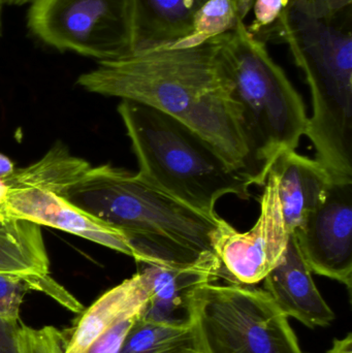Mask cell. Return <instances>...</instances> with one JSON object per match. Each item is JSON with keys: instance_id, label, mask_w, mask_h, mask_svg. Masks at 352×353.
<instances>
[{"instance_id": "cb8c5ba5", "label": "cell", "mask_w": 352, "mask_h": 353, "mask_svg": "<svg viewBox=\"0 0 352 353\" xmlns=\"http://www.w3.org/2000/svg\"><path fill=\"white\" fill-rule=\"evenodd\" d=\"M327 353H352V335L347 334L345 337L335 339Z\"/></svg>"}, {"instance_id": "ffe728a7", "label": "cell", "mask_w": 352, "mask_h": 353, "mask_svg": "<svg viewBox=\"0 0 352 353\" xmlns=\"http://www.w3.org/2000/svg\"><path fill=\"white\" fill-rule=\"evenodd\" d=\"M29 290H39L47 294L74 312L81 313L84 310L83 305L54 281L51 276L24 277L0 274V317L12 323H19L21 305Z\"/></svg>"}, {"instance_id": "7a4b0ae2", "label": "cell", "mask_w": 352, "mask_h": 353, "mask_svg": "<svg viewBox=\"0 0 352 353\" xmlns=\"http://www.w3.org/2000/svg\"><path fill=\"white\" fill-rule=\"evenodd\" d=\"M58 194L123 232L136 263L180 267L216 256L213 234L220 217L184 205L138 174L90 167Z\"/></svg>"}, {"instance_id": "484cf974", "label": "cell", "mask_w": 352, "mask_h": 353, "mask_svg": "<svg viewBox=\"0 0 352 353\" xmlns=\"http://www.w3.org/2000/svg\"><path fill=\"white\" fill-rule=\"evenodd\" d=\"M8 188L4 181L0 180V214L8 212L6 209V196H8Z\"/></svg>"}, {"instance_id": "2e32d148", "label": "cell", "mask_w": 352, "mask_h": 353, "mask_svg": "<svg viewBox=\"0 0 352 353\" xmlns=\"http://www.w3.org/2000/svg\"><path fill=\"white\" fill-rule=\"evenodd\" d=\"M0 274L50 276V261L39 224L0 214Z\"/></svg>"}, {"instance_id": "5b68a950", "label": "cell", "mask_w": 352, "mask_h": 353, "mask_svg": "<svg viewBox=\"0 0 352 353\" xmlns=\"http://www.w3.org/2000/svg\"><path fill=\"white\" fill-rule=\"evenodd\" d=\"M220 55L258 185L264 186L277 159L296 150L306 134L305 103L266 43L248 31L244 21L221 35Z\"/></svg>"}, {"instance_id": "7c38bea8", "label": "cell", "mask_w": 352, "mask_h": 353, "mask_svg": "<svg viewBox=\"0 0 352 353\" xmlns=\"http://www.w3.org/2000/svg\"><path fill=\"white\" fill-rule=\"evenodd\" d=\"M262 290L285 316L310 329L328 327L336 317L318 290L293 236L278 265L265 278Z\"/></svg>"}, {"instance_id": "5bb4252c", "label": "cell", "mask_w": 352, "mask_h": 353, "mask_svg": "<svg viewBox=\"0 0 352 353\" xmlns=\"http://www.w3.org/2000/svg\"><path fill=\"white\" fill-rule=\"evenodd\" d=\"M273 171L278 176V194L289 234H293L310 212L324 201L333 183L332 176L315 159L283 153L275 161Z\"/></svg>"}, {"instance_id": "9c48e42d", "label": "cell", "mask_w": 352, "mask_h": 353, "mask_svg": "<svg viewBox=\"0 0 352 353\" xmlns=\"http://www.w3.org/2000/svg\"><path fill=\"white\" fill-rule=\"evenodd\" d=\"M312 274L352 288V182L333 181L326 199L291 234Z\"/></svg>"}, {"instance_id": "52a82bcc", "label": "cell", "mask_w": 352, "mask_h": 353, "mask_svg": "<svg viewBox=\"0 0 352 353\" xmlns=\"http://www.w3.org/2000/svg\"><path fill=\"white\" fill-rule=\"evenodd\" d=\"M27 28L57 51L123 59L132 55V0H32Z\"/></svg>"}, {"instance_id": "30bf717a", "label": "cell", "mask_w": 352, "mask_h": 353, "mask_svg": "<svg viewBox=\"0 0 352 353\" xmlns=\"http://www.w3.org/2000/svg\"><path fill=\"white\" fill-rule=\"evenodd\" d=\"M6 209L10 215L41 226L57 228L134 259L127 236L65 199L41 187L8 190Z\"/></svg>"}, {"instance_id": "8fae6325", "label": "cell", "mask_w": 352, "mask_h": 353, "mask_svg": "<svg viewBox=\"0 0 352 353\" xmlns=\"http://www.w3.org/2000/svg\"><path fill=\"white\" fill-rule=\"evenodd\" d=\"M136 263L149 294L148 302L140 316L148 321L169 323L189 321L188 308L196 290L221 279L220 263L217 256L180 267Z\"/></svg>"}, {"instance_id": "8992f818", "label": "cell", "mask_w": 352, "mask_h": 353, "mask_svg": "<svg viewBox=\"0 0 352 353\" xmlns=\"http://www.w3.org/2000/svg\"><path fill=\"white\" fill-rule=\"evenodd\" d=\"M188 316L202 353H304L289 317L253 286L205 284L191 296Z\"/></svg>"}, {"instance_id": "9a60e30c", "label": "cell", "mask_w": 352, "mask_h": 353, "mask_svg": "<svg viewBox=\"0 0 352 353\" xmlns=\"http://www.w3.org/2000/svg\"><path fill=\"white\" fill-rule=\"evenodd\" d=\"M207 0H132V55L167 49L189 34Z\"/></svg>"}, {"instance_id": "7402d4cb", "label": "cell", "mask_w": 352, "mask_h": 353, "mask_svg": "<svg viewBox=\"0 0 352 353\" xmlns=\"http://www.w3.org/2000/svg\"><path fill=\"white\" fill-rule=\"evenodd\" d=\"M19 323L0 317V353H19Z\"/></svg>"}, {"instance_id": "e0dca14e", "label": "cell", "mask_w": 352, "mask_h": 353, "mask_svg": "<svg viewBox=\"0 0 352 353\" xmlns=\"http://www.w3.org/2000/svg\"><path fill=\"white\" fill-rule=\"evenodd\" d=\"M119 353H202L191 321H148L138 316Z\"/></svg>"}, {"instance_id": "44dd1931", "label": "cell", "mask_w": 352, "mask_h": 353, "mask_svg": "<svg viewBox=\"0 0 352 353\" xmlns=\"http://www.w3.org/2000/svg\"><path fill=\"white\" fill-rule=\"evenodd\" d=\"M19 353H64V337L55 327L41 329L21 325Z\"/></svg>"}, {"instance_id": "3957f363", "label": "cell", "mask_w": 352, "mask_h": 353, "mask_svg": "<svg viewBox=\"0 0 352 353\" xmlns=\"http://www.w3.org/2000/svg\"><path fill=\"white\" fill-rule=\"evenodd\" d=\"M289 45L311 92L306 134L333 180L352 182V10L315 16L289 8L274 39Z\"/></svg>"}, {"instance_id": "ac0fdd59", "label": "cell", "mask_w": 352, "mask_h": 353, "mask_svg": "<svg viewBox=\"0 0 352 353\" xmlns=\"http://www.w3.org/2000/svg\"><path fill=\"white\" fill-rule=\"evenodd\" d=\"M91 165L84 159L74 157L63 145L54 146L41 161L24 169H16L3 180L8 190L25 187H41L59 193L78 180Z\"/></svg>"}, {"instance_id": "4316f807", "label": "cell", "mask_w": 352, "mask_h": 353, "mask_svg": "<svg viewBox=\"0 0 352 353\" xmlns=\"http://www.w3.org/2000/svg\"><path fill=\"white\" fill-rule=\"evenodd\" d=\"M0 1H1L2 6H20L30 3L32 0H0Z\"/></svg>"}, {"instance_id": "603a6c76", "label": "cell", "mask_w": 352, "mask_h": 353, "mask_svg": "<svg viewBox=\"0 0 352 353\" xmlns=\"http://www.w3.org/2000/svg\"><path fill=\"white\" fill-rule=\"evenodd\" d=\"M312 10L318 14H331L352 6V0H310Z\"/></svg>"}, {"instance_id": "4fadbf2b", "label": "cell", "mask_w": 352, "mask_h": 353, "mask_svg": "<svg viewBox=\"0 0 352 353\" xmlns=\"http://www.w3.org/2000/svg\"><path fill=\"white\" fill-rule=\"evenodd\" d=\"M149 300L142 275L136 272L130 279L107 290L88 309H84L74 325L62 332L64 353H85L103 334L123 319L141 314Z\"/></svg>"}, {"instance_id": "d4e9b609", "label": "cell", "mask_w": 352, "mask_h": 353, "mask_svg": "<svg viewBox=\"0 0 352 353\" xmlns=\"http://www.w3.org/2000/svg\"><path fill=\"white\" fill-rule=\"evenodd\" d=\"M14 163L6 155L0 153V180H6L14 173Z\"/></svg>"}, {"instance_id": "83f0119b", "label": "cell", "mask_w": 352, "mask_h": 353, "mask_svg": "<svg viewBox=\"0 0 352 353\" xmlns=\"http://www.w3.org/2000/svg\"><path fill=\"white\" fill-rule=\"evenodd\" d=\"M2 3H1V1H0V37H1V34H2V18H1V14H2Z\"/></svg>"}, {"instance_id": "d6986e66", "label": "cell", "mask_w": 352, "mask_h": 353, "mask_svg": "<svg viewBox=\"0 0 352 353\" xmlns=\"http://www.w3.org/2000/svg\"><path fill=\"white\" fill-rule=\"evenodd\" d=\"M254 0H207L198 10L187 37L167 49L198 47L234 30L244 21Z\"/></svg>"}, {"instance_id": "6da1fadb", "label": "cell", "mask_w": 352, "mask_h": 353, "mask_svg": "<svg viewBox=\"0 0 352 353\" xmlns=\"http://www.w3.org/2000/svg\"><path fill=\"white\" fill-rule=\"evenodd\" d=\"M221 35L198 47L161 49L99 62L81 74L85 90L159 110L198 132L251 181L258 174L220 55Z\"/></svg>"}, {"instance_id": "277c9868", "label": "cell", "mask_w": 352, "mask_h": 353, "mask_svg": "<svg viewBox=\"0 0 352 353\" xmlns=\"http://www.w3.org/2000/svg\"><path fill=\"white\" fill-rule=\"evenodd\" d=\"M118 113L138 161L136 174L153 186L210 217H216L223 196L249 199V178L179 120L130 101H121Z\"/></svg>"}, {"instance_id": "ba28073f", "label": "cell", "mask_w": 352, "mask_h": 353, "mask_svg": "<svg viewBox=\"0 0 352 353\" xmlns=\"http://www.w3.org/2000/svg\"><path fill=\"white\" fill-rule=\"evenodd\" d=\"M291 234L283 217L278 176L269 173L260 199V215L248 232H241L219 218L213 249L221 268V279L253 286L264 281L282 259Z\"/></svg>"}]
</instances>
